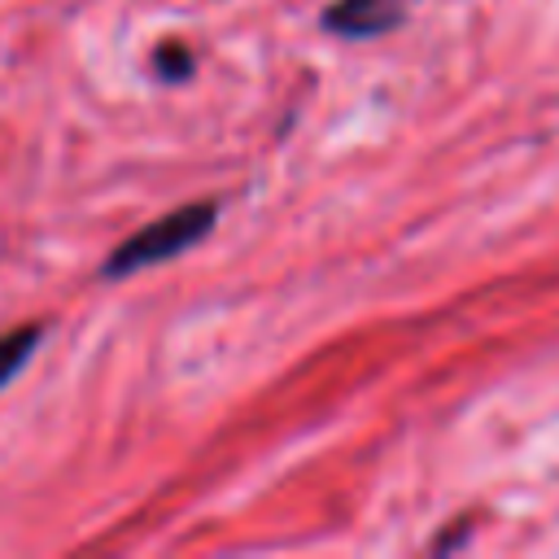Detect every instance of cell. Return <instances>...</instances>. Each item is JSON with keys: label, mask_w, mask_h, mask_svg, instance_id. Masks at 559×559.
Here are the masks:
<instances>
[{"label": "cell", "mask_w": 559, "mask_h": 559, "mask_svg": "<svg viewBox=\"0 0 559 559\" xmlns=\"http://www.w3.org/2000/svg\"><path fill=\"white\" fill-rule=\"evenodd\" d=\"M218 223V205L214 201H192V205H179L170 214H162L157 223L140 227L135 236H127L105 262H100V280H122L131 271H144V266H157V262H170L179 253H188L201 236H210Z\"/></svg>", "instance_id": "cell-1"}, {"label": "cell", "mask_w": 559, "mask_h": 559, "mask_svg": "<svg viewBox=\"0 0 559 559\" xmlns=\"http://www.w3.org/2000/svg\"><path fill=\"white\" fill-rule=\"evenodd\" d=\"M411 0H332L323 9V26L341 39H371L406 22Z\"/></svg>", "instance_id": "cell-2"}, {"label": "cell", "mask_w": 559, "mask_h": 559, "mask_svg": "<svg viewBox=\"0 0 559 559\" xmlns=\"http://www.w3.org/2000/svg\"><path fill=\"white\" fill-rule=\"evenodd\" d=\"M39 341H44V323H22L13 332H0V389L31 362Z\"/></svg>", "instance_id": "cell-3"}, {"label": "cell", "mask_w": 559, "mask_h": 559, "mask_svg": "<svg viewBox=\"0 0 559 559\" xmlns=\"http://www.w3.org/2000/svg\"><path fill=\"white\" fill-rule=\"evenodd\" d=\"M153 70H157L162 83H183V79H192L197 57H192V48H188L183 39H166V44H157V52H153Z\"/></svg>", "instance_id": "cell-4"}]
</instances>
